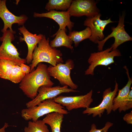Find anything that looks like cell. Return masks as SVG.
Listing matches in <instances>:
<instances>
[{"mask_svg":"<svg viewBox=\"0 0 132 132\" xmlns=\"http://www.w3.org/2000/svg\"><path fill=\"white\" fill-rule=\"evenodd\" d=\"M37 66L35 69L26 74L19 85L24 94L32 100L36 96L40 87H52L54 84L50 79L47 66L42 63Z\"/></svg>","mask_w":132,"mask_h":132,"instance_id":"cell-1","label":"cell"},{"mask_svg":"<svg viewBox=\"0 0 132 132\" xmlns=\"http://www.w3.org/2000/svg\"><path fill=\"white\" fill-rule=\"evenodd\" d=\"M62 54L61 51L50 45L49 38L46 39L45 35L35 47L33 51L31 64V72L40 63L45 62L55 66L60 63H63Z\"/></svg>","mask_w":132,"mask_h":132,"instance_id":"cell-2","label":"cell"},{"mask_svg":"<svg viewBox=\"0 0 132 132\" xmlns=\"http://www.w3.org/2000/svg\"><path fill=\"white\" fill-rule=\"evenodd\" d=\"M58 112L64 114L68 113L64 107L54 101L53 99L45 100L37 105L23 109L21 111L22 117L26 121H36L40 117L53 112Z\"/></svg>","mask_w":132,"mask_h":132,"instance_id":"cell-3","label":"cell"},{"mask_svg":"<svg viewBox=\"0 0 132 132\" xmlns=\"http://www.w3.org/2000/svg\"><path fill=\"white\" fill-rule=\"evenodd\" d=\"M14 34L8 29L0 37L2 42L0 46V60L11 61L20 66L22 63H26V61L19 56L17 49L12 43L15 39Z\"/></svg>","mask_w":132,"mask_h":132,"instance_id":"cell-4","label":"cell"},{"mask_svg":"<svg viewBox=\"0 0 132 132\" xmlns=\"http://www.w3.org/2000/svg\"><path fill=\"white\" fill-rule=\"evenodd\" d=\"M74 66L73 60L69 59L65 64L60 63L55 66H50L48 67L47 70L50 76L57 79L62 85L76 90L78 86L73 82L70 76L71 70Z\"/></svg>","mask_w":132,"mask_h":132,"instance_id":"cell-5","label":"cell"},{"mask_svg":"<svg viewBox=\"0 0 132 132\" xmlns=\"http://www.w3.org/2000/svg\"><path fill=\"white\" fill-rule=\"evenodd\" d=\"M121 55L119 50H112L111 47L104 51L91 54L88 60L90 65L85 71V74L93 75L94 69L97 66H108L114 62L115 57Z\"/></svg>","mask_w":132,"mask_h":132,"instance_id":"cell-6","label":"cell"},{"mask_svg":"<svg viewBox=\"0 0 132 132\" xmlns=\"http://www.w3.org/2000/svg\"><path fill=\"white\" fill-rule=\"evenodd\" d=\"M118 85L116 81L113 90L112 91L109 88L103 92V99L101 103L98 106L93 107H88L84 110L83 114H87L88 115L92 114L93 117L98 116L101 117L105 110L107 114H110L112 110L113 101L118 90Z\"/></svg>","mask_w":132,"mask_h":132,"instance_id":"cell-7","label":"cell"},{"mask_svg":"<svg viewBox=\"0 0 132 132\" xmlns=\"http://www.w3.org/2000/svg\"><path fill=\"white\" fill-rule=\"evenodd\" d=\"M92 94L93 91L91 90L84 95L72 96H60L53 99L55 102L65 107L68 110L70 111L74 109L89 107L93 101Z\"/></svg>","mask_w":132,"mask_h":132,"instance_id":"cell-8","label":"cell"},{"mask_svg":"<svg viewBox=\"0 0 132 132\" xmlns=\"http://www.w3.org/2000/svg\"><path fill=\"white\" fill-rule=\"evenodd\" d=\"M78 92V91L68 88L66 86L53 87L42 86L39 88L36 96L33 99L27 102L26 105L27 108L32 107L45 100L53 99L62 93Z\"/></svg>","mask_w":132,"mask_h":132,"instance_id":"cell-9","label":"cell"},{"mask_svg":"<svg viewBox=\"0 0 132 132\" xmlns=\"http://www.w3.org/2000/svg\"><path fill=\"white\" fill-rule=\"evenodd\" d=\"M125 16V13H123L121 15H120L117 26L116 27H112L111 33L103 40L97 42L99 51H102L103 47L105 42L111 37H113L115 39L114 43L111 46L112 50L116 49L119 46L126 42L132 40V37L126 32L124 28Z\"/></svg>","mask_w":132,"mask_h":132,"instance_id":"cell-10","label":"cell"},{"mask_svg":"<svg viewBox=\"0 0 132 132\" xmlns=\"http://www.w3.org/2000/svg\"><path fill=\"white\" fill-rule=\"evenodd\" d=\"M97 3L96 1L92 0H72L67 11L71 16L93 17L99 13Z\"/></svg>","mask_w":132,"mask_h":132,"instance_id":"cell-11","label":"cell"},{"mask_svg":"<svg viewBox=\"0 0 132 132\" xmlns=\"http://www.w3.org/2000/svg\"><path fill=\"white\" fill-rule=\"evenodd\" d=\"M101 16L99 13L93 17H88L84 22V25L89 27L91 30V35L89 39L95 43L104 39L103 32L106 26L109 23L115 22L112 21L110 18L107 20H101Z\"/></svg>","mask_w":132,"mask_h":132,"instance_id":"cell-12","label":"cell"},{"mask_svg":"<svg viewBox=\"0 0 132 132\" xmlns=\"http://www.w3.org/2000/svg\"><path fill=\"white\" fill-rule=\"evenodd\" d=\"M6 2V0H0V18L4 24L1 31L3 33L9 28L10 31L15 34L16 32L13 30L12 28V24L17 23L19 25H23L28 18L25 15L17 16L13 14L7 8Z\"/></svg>","mask_w":132,"mask_h":132,"instance_id":"cell-13","label":"cell"},{"mask_svg":"<svg viewBox=\"0 0 132 132\" xmlns=\"http://www.w3.org/2000/svg\"><path fill=\"white\" fill-rule=\"evenodd\" d=\"M35 17H46L52 19L55 21L59 25V28L58 30L61 29L66 30L67 26L71 31L74 27V23L70 20V15L68 11H57L51 10L45 13H34Z\"/></svg>","mask_w":132,"mask_h":132,"instance_id":"cell-14","label":"cell"},{"mask_svg":"<svg viewBox=\"0 0 132 132\" xmlns=\"http://www.w3.org/2000/svg\"><path fill=\"white\" fill-rule=\"evenodd\" d=\"M19 32L23 35L20 37L21 42L25 41L27 44L28 49L27 55L26 58V63L29 64L32 60L33 54L35 47L42 39L43 35L41 34L37 35L33 34L26 28L24 25L18 29Z\"/></svg>","mask_w":132,"mask_h":132,"instance_id":"cell-15","label":"cell"},{"mask_svg":"<svg viewBox=\"0 0 132 132\" xmlns=\"http://www.w3.org/2000/svg\"><path fill=\"white\" fill-rule=\"evenodd\" d=\"M123 68L126 70L128 78V81L126 85L122 89L118 90L117 96L114 98L113 101L112 110L115 111L118 109L119 112L123 111L124 104L130 91L132 83V79L130 77L128 70L126 66Z\"/></svg>","mask_w":132,"mask_h":132,"instance_id":"cell-16","label":"cell"},{"mask_svg":"<svg viewBox=\"0 0 132 132\" xmlns=\"http://www.w3.org/2000/svg\"><path fill=\"white\" fill-rule=\"evenodd\" d=\"M66 30L61 29L58 31L53 35H55V38L51 41L50 43V46L53 48L61 46H65L71 50L73 49L72 46L73 42L70 38L66 32Z\"/></svg>","mask_w":132,"mask_h":132,"instance_id":"cell-17","label":"cell"},{"mask_svg":"<svg viewBox=\"0 0 132 132\" xmlns=\"http://www.w3.org/2000/svg\"><path fill=\"white\" fill-rule=\"evenodd\" d=\"M64 114L58 112H53L46 115L42 120L45 123L50 126L52 132H61V128Z\"/></svg>","mask_w":132,"mask_h":132,"instance_id":"cell-18","label":"cell"},{"mask_svg":"<svg viewBox=\"0 0 132 132\" xmlns=\"http://www.w3.org/2000/svg\"><path fill=\"white\" fill-rule=\"evenodd\" d=\"M91 35V31L90 28L87 27L85 29L80 31H70L68 36L74 42L75 47H77L82 41L89 38Z\"/></svg>","mask_w":132,"mask_h":132,"instance_id":"cell-19","label":"cell"},{"mask_svg":"<svg viewBox=\"0 0 132 132\" xmlns=\"http://www.w3.org/2000/svg\"><path fill=\"white\" fill-rule=\"evenodd\" d=\"M72 0H49L47 3L45 8L48 11L60 10L66 11L69 7Z\"/></svg>","mask_w":132,"mask_h":132,"instance_id":"cell-20","label":"cell"},{"mask_svg":"<svg viewBox=\"0 0 132 132\" xmlns=\"http://www.w3.org/2000/svg\"><path fill=\"white\" fill-rule=\"evenodd\" d=\"M16 65L15 63L11 61L0 59V77L10 80V75L12 69Z\"/></svg>","mask_w":132,"mask_h":132,"instance_id":"cell-21","label":"cell"},{"mask_svg":"<svg viewBox=\"0 0 132 132\" xmlns=\"http://www.w3.org/2000/svg\"><path fill=\"white\" fill-rule=\"evenodd\" d=\"M23 132H49L47 126L42 120L30 121Z\"/></svg>","mask_w":132,"mask_h":132,"instance_id":"cell-22","label":"cell"},{"mask_svg":"<svg viewBox=\"0 0 132 132\" xmlns=\"http://www.w3.org/2000/svg\"><path fill=\"white\" fill-rule=\"evenodd\" d=\"M25 75L26 74L21 70L20 66L15 65L11 73L10 80L15 83H20Z\"/></svg>","mask_w":132,"mask_h":132,"instance_id":"cell-23","label":"cell"},{"mask_svg":"<svg viewBox=\"0 0 132 132\" xmlns=\"http://www.w3.org/2000/svg\"><path fill=\"white\" fill-rule=\"evenodd\" d=\"M113 123L109 121H107L105 123V126L100 129H97L96 125L93 123L91 126V129L89 132H107L109 129L112 126Z\"/></svg>","mask_w":132,"mask_h":132,"instance_id":"cell-24","label":"cell"},{"mask_svg":"<svg viewBox=\"0 0 132 132\" xmlns=\"http://www.w3.org/2000/svg\"><path fill=\"white\" fill-rule=\"evenodd\" d=\"M132 108V90L130 91L125 104L124 111Z\"/></svg>","mask_w":132,"mask_h":132,"instance_id":"cell-25","label":"cell"},{"mask_svg":"<svg viewBox=\"0 0 132 132\" xmlns=\"http://www.w3.org/2000/svg\"><path fill=\"white\" fill-rule=\"evenodd\" d=\"M123 120L129 124H132V111L126 114L123 117Z\"/></svg>","mask_w":132,"mask_h":132,"instance_id":"cell-26","label":"cell"},{"mask_svg":"<svg viewBox=\"0 0 132 132\" xmlns=\"http://www.w3.org/2000/svg\"><path fill=\"white\" fill-rule=\"evenodd\" d=\"M22 70L26 74H28L31 72V67L24 63H22L20 66Z\"/></svg>","mask_w":132,"mask_h":132,"instance_id":"cell-27","label":"cell"},{"mask_svg":"<svg viewBox=\"0 0 132 132\" xmlns=\"http://www.w3.org/2000/svg\"><path fill=\"white\" fill-rule=\"evenodd\" d=\"M9 126L7 123H5L3 127L0 129V132H5V129Z\"/></svg>","mask_w":132,"mask_h":132,"instance_id":"cell-28","label":"cell"}]
</instances>
